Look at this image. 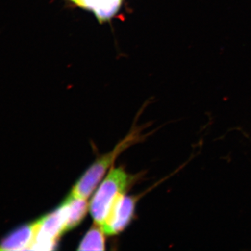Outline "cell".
Segmentation results:
<instances>
[{
  "mask_svg": "<svg viewBox=\"0 0 251 251\" xmlns=\"http://www.w3.org/2000/svg\"><path fill=\"white\" fill-rule=\"evenodd\" d=\"M37 223L35 240L30 250H52L59 238L67 232V217L64 206L62 204L55 210L37 220Z\"/></svg>",
  "mask_w": 251,
  "mask_h": 251,
  "instance_id": "cell-3",
  "label": "cell"
},
{
  "mask_svg": "<svg viewBox=\"0 0 251 251\" xmlns=\"http://www.w3.org/2000/svg\"><path fill=\"white\" fill-rule=\"evenodd\" d=\"M138 134L135 132L130 133L121 143L118 144L112 151L99 157L75 183L70 194L81 199L87 200V198L90 197L99 182L103 179L108 168H112V164L117 156L130 145L138 141L139 139Z\"/></svg>",
  "mask_w": 251,
  "mask_h": 251,
  "instance_id": "cell-2",
  "label": "cell"
},
{
  "mask_svg": "<svg viewBox=\"0 0 251 251\" xmlns=\"http://www.w3.org/2000/svg\"><path fill=\"white\" fill-rule=\"evenodd\" d=\"M133 180L134 177L128 175L122 167H112L91 200L90 214L96 224L102 227L114 203L121 195L126 192Z\"/></svg>",
  "mask_w": 251,
  "mask_h": 251,
  "instance_id": "cell-1",
  "label": "cell"
},
{
  "mask_svg": "<svg viewBox=\"0 0 251 251\" xmlns=\"http://www.w3.org/2000/svg\"><path fill=\"white\" fill-rule=\"evenodd\" d=\"M83 7L92 10L100 19H106L115 14L122 0H72Z\"/></svg>",
  "mask_w": 251,
  "mask_h": 251,
  "instance_id": "cell-7",
  "label": "cell"
},
{
  "mask_svg": "<svg viewBox=\"0 0 251 251\" xmlns=\"http://www.w3.org/2000/svg\"><path fill=\"white\" fill-rule=\"evenodd\" d=\"M137 198L121 195L114 203L102 228L105 234L115 235L122 232L134 217Z\"/></svg>",
  "mask_w": 251,
  "mask_h": 251,
  "instance_id": "cell-4",
  "label": "cell"
},
{
  "mask_svg": "<svg viewBox=\"0 0 251 251\" xmlns=\"http://www.w3.org/2000/svg\"><path fill=\"white\" fill-rule=\"evenodd\" d=\"M62 206L67 217V232L78 226L90 210V204L87 200L75 198L71 194L62 203Z\"/></svg>",
  "mask_w": 251,
  "mask_h": 251,
  "instance_id": "cell-6",
  "label": "cell"
},
{
  "mask_svg": "<svg viewBox=\"0 0 251 251\" xmlns=\"http://www.w3.org/2000/svg\"><path fill=\"white\" fill-rule=\"evenodd\" d=\"M37 221L21 225L0 240V251L30 250L35 240Z\"/></svg>",
  "mask_w": 251,
  "mask_h": 251,
  "instance_id": "cell-5",
  "label": "cell"
},
{
  "mask_svg": "<svg viewBox=\"0 0 251 251\" xmlns=\"http://www.w3.org/2000/svg\"><path fill=\"white\" fill-rule=\"evenodd\" d=\"M101 226L94 225L86 233L79 245L78 251H104L105 249V237Z\"/></svg>",
  "mask_w": 251,
  "mask_h": 251,
  "instance_id": "cell-8",
  "label": "cell"
}]
</instances>
